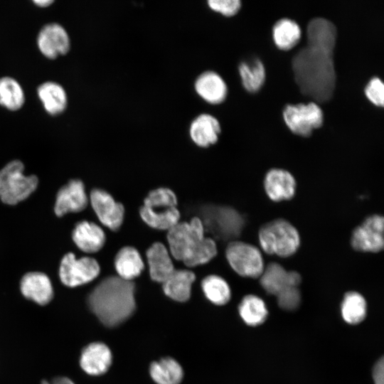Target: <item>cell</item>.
Returning <instances> with one entry per match:
<instances>
[{
    "instance_id": "6da1fadb",
    "label": "cell",
    "mask_w": 384,
    "mask_h": 384,
    "mask_svg": "<svg viewBox=\"0 0 384 384\" xmlns=\"http://www.w3.org/2000/svg\"><path fill=\"white\" fill-rule=\"evenodd\" d=\"M334 49L307 41L292 59L294 79L300 91L319 102L329 100L335 89Z\"/></svg>"
},
{
    "instance_id": "7a4b0ae2",
    "label": "cell",
    "mask_w": 384,
    "mask_h": 384,
    "mask_svg": "<svg viewBox=\"0 0 384 384\" xmlns=\"http://www.w3.org/2000/svg\"><path fill=\"white\" fill-rule=\"evenodd\" d=\"M134 292L132 281L110 276L102 279L90 292L88 306L102 324L116 327L133 315L136 309Z\"/></svg>"
},
{
    "instance_id": "3957f363",
    "label": "cell",
    "mask_w": 384,
    "mask_h": 384,
    "mask_svg": "<svg viewBox=\"0 0 384 384\" xmlns=\"http://www.w3.org/2000/svg\"><path fill=\"white\" fill-rule=\"evenodd\" d=\"M171 255L189 267L203 265L217 254L215 240L205 236L202 220L193 217L189 222H178L168 230Z\"/></svg>"
},
{
    "instance_id": "277c9868",
    "label": "cell",
    "mask_w": 384,
    "mask_h": 384,
    "mask_svg": "<svg viewBox=\"0 0 384 384\" xmlns=\"http://www.w3.org/2000/svg\"><path fill=\"white\" fill-rule=\"evenodd\" d=\"M143 221L158 230H169L179 222L180 212L174 192L165 187L151 191L139 209Z\"/></svg>"
},
{
    "instance_id": "5b68a950",
    "label": "cell",
    "mask_w": 384,
    "mask_h": 384,
    "mask_svg": "<svg viewBox=\"0 0 384 384\" xmlns=\"http://www.w3.org/2000/svg\"><path fill=\"white\" fill-rule=\"evenodd\" d=\"M259 242L266 253L286 257L297 251L300 236L292 224L279 218L262 226L259 231Z\"/></svg>"
},
{
    "instance_id": "8992f818",
    "label": "cell",
    "mask_w": 384,
    "mask_h": 384,
    "mask_svg": "<svg viewBox=\"0 0 384 384\" xmlns=\"http://www.w3.org/2000/svg\"><path fill=\"white\" fill-rule=\"evenodd\" d=\"M24 166L14 160L0 170V198L4 203L15 205L27 198L36 188L38 178L23 174Z\"/></svg>"
},
{
    "instance_id": "52a82bcc",
    "label": "cell",
    "mask_w": 384,
    "mask_h": 384,
    "mask_svg": "<svg viewBox=\"0 0 384 384\" xmlns=\"http://www.w3.org/2000/svg\"><path fill=\"white\" fill-rule=\"evenodd\" d=\"M226 259L232 269L245 277H260L265 269L260 250L242 241H233L225 250Z\"/></svg>"
},
{
    "instance_id": "ba28073f",
    "label": "cell",
    "mask_w": 384,
    "mask_h": 384,
    "mask_svg": "<svg viewBox=\"0 0 384 384\" xmlns=\"http://www.w3.org/2000/svg\"><path fill=\"white\" fill-rule=\"evenodd\" d=\"M283 118L293 133L308 137L314 129L322 125L324 114L321 107L311 102L307 105H287L283 110Z\"/></svg>"
},
{
    "instance_id": "9c48e42d",
    "label": "cell",
    "mask_w": 384,
    "mask_h": 384,
    "mask_svg": "<svg viewBox=\"0 0 384 384\" xmlns=\"http://www.w3.org/2000/svg\"><path fill=\"white\" fill-rule=\"evenodd\" d=\"M100 267L92 257L76 259L73 253L66 254L62 259L59 275L66 286L75 287L92 281L100 274Z\"/></svg>"
},
{
    "instance_id": "30bf717a",
    "label": "cell",
    "mask_w": 384,
    "mask_h": 384,
    "mask_svg": "<svg viewBox=\"0 0 384 384\" xmlns=\"http://www.w3.org/2000/svg\"><path fill=\"white\" fill-rule=\"evenodd\" d=\"M384 219L382 215L368 217L353 231L351 244L357 251L378 252L384 247Z\"/></svg>"
},
{
    "instance_id": "8fae6325",
    "label": "cell",
    "mask_w": 384,
    "mask_h": 384,
    "mask_svg": "<svg viewBox=\"0 0 384 384\" xmlns=\"http://www.w3.org/2000/svg\"><path fill=\"white\" fill-rule=\"evenodd\" d=\"M90 198L99 220L109 229L117 230L124 220L123 205L115 201L109 193L102 189H93Z\"/></svg>"
},
{
    "instance_id": "7c38bea8",
    "label": "cell",
    "mask_w": 384,
    "mask_h": 384,
    "mask_svg": "<svg viewBox=\"0 0 384 384\" xmlns=\"http://www.w3.org/2000/svg\"><path fill=\"white\" fill-rule=\"evenodd\" d=\"M37 46L43 55L53 60L69 52L70 40L61 25L51 23L45 25L39 31Z\"/></svg>"
},
{
    "instance_id": "4fadbf2b",
    "label": "cell",
    "mask_w": 384,
    "mask_h": 384,
    "mask_svg": "<svg viewBox=\"0 0 384 384\" xmlns=\"http://www.w3.org/2000/svg\"><path fill=\"white\" fill-rule=\"evenodd\" d=\"M88 199L82 181H70L58 191L55 204V213L62 216L68 213L83 210L87 205Z\"/></svg>"
},
{
    "instance_id": "5bb4252c",
    "label": "cell",
    "mask_w": 384,
    "mask_h": 384,
    "mask_svg": "<svg viewBox=\"0 0 384 384\" xmlns=\"http://www.w3.org/2000/svg\"><path fill=\"white\" fill-rule=\"evenodd\" d=\"M260 279L263 289L274 296L288 287H298L302 280L297 272L287 271L276 262H271L265 267Z\"/></svg>"
},
{
    "instance_id": "9a60e30c",
    "label": "cell",
    "mask_w": 384,
    "mask_h": 384,
    "mask_svg": "<svg viewBox=\"0 0 384 384\" xmlns=\"http://www.w3.org/2000/svg\"><path fill=\"white\" fill-rule=\"evenodd\" d=\"M112 363V353L104 343L93 342L85 346L80 354V366L90 375L105 374Z\"/></svg>"
},
{
    "instance_id": "2e32d148",
    "label": "cell",
    "mask_w": 384,
    "mask_h": 384,
    "mask_svg": "<svg viewBox=\"0 0 384 384\" xmlns=\"http://www.w3.org/2000/svg\"><path fill=\"white\" fill-rule=\"evenodd\" d=\"M265 190L268 197L274 202L289 200L296 191V181L288 171L272 169L264 180Z\"/></svg>"
},
{
    "instance_id": "e0dca14e",
    "label": "cell",
    "mask_w": 384,
    "mask_h": 384,
    "mask_svg": "<svg viewBox=\"0 0 384 384\" xmlns=\"http://www.w3.org/2000/svg\"><path fill=\"white\" fill-rule=\"evenodd\" d=\"M21 291L23 295L40 305L50 302L53 289L49 277L42 272H28L21 280Z\"/></svg>"
},
{
    "instance_id": "ac0fdd59",
    "label": "cell",
    "mask_w": 384,
    "mask_h": 384,
    "mask_svg": "<svg viewBox=\"0 0 384 384\" xmlns=\"http://www.w3.org/2000/svg\"><path fill=\"white\" fill-rule=\"evenodd\" d=\"M151 279L163 283L175 270L171 255L161 242L153 243L146 252Z\"/></svg>"
},
{
    "instance_id": "d6986e66",
    "label": "cell",
    "mask_w": 384,
    "mask_h": 384,
    "mask_svg": "<svg viewBox=\"0 0 384 384\" xmlns=\"http://www.w3.org/2000/svg\"><path fill=\"white\" fill-rule=\"evenodd\" d=\"M72 238L78 248L87 253L99 251L106 240L103 230L97 224L86 220L77 223Z\"/></svg>"
},
{
    "instance_id": "ffe728a7",
    "label": "cell",
    "mask_w": 384,
    "mask_h": 384,
    "mask_svg": "<svg viewBox=\"0 0 384 384\" xmlns=\"http://www.w3.org/2000/svg\"><path fill=\"white\" fill-rule=\"evenodd\" d=\"M194 87L196 93L203 100L213 105L223 102L228 92L224 80L213 71L201 73L197 78Z\"/></svg>"
},
{
    "instance_id": "44dd1931",
    "label": "cell",
    "mask_w": 384,
    "mask_h": 384,
    "mask_svg": "<svg viewBox=\"0 0 384 384\" xmlns=\"http://www.w3.org/2000/svg\"><path fill=\"white\" fill-rule=\"evenodd\" d=\"M218 120L211 114H201L191 123L189 134L191 140L200 147H208L218 139L220 132Z\"/></svg>"
},
{
    "instance_id": "7402d4cb",
    "label": "cell",
    "mask_w": 384,
    "mask_h": 384,
    "mask_svg": "<svg viewBox=\"0 0 384 384\" xmlns=\"http://www.w3.org/2000/svg\"><path fill=\"white\" fill-rule=\"evenodd\" d=\"M196 279L194 272L188 270H175L163 283L164 294L170 299L187 302L191 294V287Z\"/></svg>"
},
{
    "instance_id": "603a6c76",
    "label": "cell",
    "mask_w": 384,
    "mask_h": 384,
    "mask_svg": "<svg viewBox=\"0 0 384 384\" xmlns=\"http://www.w3.org/2000/svg\"><path fill=\"white\" fill-rule=\"evenodd\" d=\"M37 94L48 114L55 116L65 110L68 97L60 84L53 81L45 82L38 87Z\"/></svg>"
},
{
    "instance_id": "cb8c5ba5",
    "label": "cell",
    "mask_w": 384,
    "mask_h": 384,
    "mask_svg": "<svg viewBox=\"0 0 384 384\" xmlns=\"http://www.w3.org/2000/svg\"><path fill=\"white\" fill-rule=\"evenodd\" d=\"M114 267L119 277L132 281L141 274L144 265L138 250L133 247L126 246L117 253Z\"/></svg>"
},
{
    "instance_id": "d4e9b609",
    "label": "cell",
    "mask_w": 384,
    "mask_h": 384,
    "mask_svg": "<svg viewBox=\"0 0 384 384\" xmlns=\"http://www.w3.org/2000/svg\"><path fill=\"white\" fill-rule=\"evenodd\" d=\"M149 371L156 384H180L183 378V368L171 357H164L151 362Z\"/></svg>"
},
{
    "instance_id": "484cf974",
    "label": "cell",
    "mask_w": 384,
    "mask_h": 384,
    "mask_svg": "<svg viewBox=\"0 0 384 384\" xmlns=\"http://www.w3.org/2000/svg\"><path fill=\"white\" fill-rule=\"evenodd\" d=\"M301 28L293 20L282 18L277 21L272 28V37L276 46L282 50L293 48L301 38Z\"/></svg>"
},
{
    "instance_id": "4316f807",
    "label": "cell",
    "mask_w": 384,
    "mask_h": 384,
    "mask_svg": "<svg viewBox=\"0 0 384 384\" xmlns=\"http://www.w3.org/2000/svg\"><path fill=\"white\" fill-rule=\"evenodd\" d=\"M238 311L244 322L252 326L262 324L268 313L264 301L253 294L242 298L238 306Z\"/></svg>"
},
{
    "instance_id": "83f0119b",
    "label": "cell",
    "mask_w": 384,
    "mask_h": 384,
    "mask_svg": "<svg viewBox=\"0 0 384 384\" xmlns=\"http://www.w3.org/2000/svg\"><path fill=\"white\" fill-rule=\"evenodd\" d=\"M25 102V94L19 82L11 77L0 78V105L10 110H20Z\"/></svg>"
},
{
    "instance_id": "f1b7e54d",
    "label": "cell",
    "mask_w": 384,
    "mask_h": 384,
    "mask_svg": "<svg viewBox=\"0 0 384 384\" xmlns=\"http://www.w3.org/2000/svg\"><path fill=\"white\" fill-rule=\"evenodd\" d=\"M238 70L242 85L247 91L255 92L261 88L265 80V69L260 59L242 62Z\"/></svg>"
},
{
    "instance_id": "f546056e",
    "label": "cell",
    "mask_w": 384,
    "mask_h": 384,
    "mask_svg": "<svg viewBox=\"0 0 384 384\" xmlns=\"http://www.w3.org/2000/svg\"><path fill=\"white\" fill-rule=\"evenodd\" d=\"M201 287L205 297L215 305H225L231 298L229 284L218 275L210 274L204 277L201 282Z\"/></svg>"
},
{
    "instance_id": "4dcf8cb0",
    "label": "cell",
    "mask_w": 384,
    "mask_h": 384,
    "mask_svg": "<svg viewBox=\"0 0 384 384\" xmlns=\"http://www.w3.org/2000/svg\"><path fill=\"white\" fill-rule=\"evenodd\" d=\"M341 315L350 324L361 323L366 317L367 304L364 297L356 292H347L341 304Z\"/></svg>"
},
{
    "instance_id": "1f68e13d",
    "label": "cell",
    "mask_w": 384,
    "mask_h": 384,
    "mask_svg": "<svg viewBox=\"0 0 384 384\" xmlns=\"http://www.w3.org/2000/svg\"><path fill=\"white\" fill-rule=\"evenodd\" d=\"M218 212V225L220 233L227 236H237L242 227V217L235 210L223 208Z\"/></svg>"
},
{
    "instance_id": "d6a6232c",
    "label": "cell",
    "mask_w": 384,
    "mask_h": 384,
    "mask_svg": "<svg viewBox=\"0 0 384 384\" xmlns=\"http://www.w3.org/2000/svg\"><path fill=\"white\" fill-rule=\"evenodd\" d=\"M279 307L284 310L292 311L297 309L301 301L300 292L297 287H290L277 296Z\"/></svg>"
},
{
    "instance_id": "836d02e7",
    "label": "cell",
    "mask_w": 384,
    "mask_h": 384,
    "mask_svg": "<svg viewBox=\"0 0 384 384\" xmlns=\"http://www.w3.org/2000/svg\"><path fill=\"white\" fill-rule=\"evenodd\" d=\"M367 98L375 105L383 107L384 105V85L378 78L370 80L365 88Z\"/></svg>"
},
{
    "instance_id": "e575fe53",
    "label": "cell",
    "mask_w": 384,
    "mask_h": 384,
    "mask_svg": "<svg viewBox=\"0 0 384 384\" xmlns=\"http://www.w3.org/2000/svg\"><path fill=\"white\" fill-rule=\"evenodd\" d=\"M207 3L213 11L227 16L235 15L241 7L240 0H210Z\"/></svg>"
},
{
    "instance_id": "d590c367",
    "label": "cell",
    "mask_w": 384,
    "mask_h": 384,
    "mask_svg": "<svg viewBox=\"0 0 384 384\" xmlns=\"http://www.w3.org/2000/svg\"><path fill=\"white\" fill-rule=\"evenodd\" d=\"M373 375L375 384H384L383 358H381L374 366Z\"/></svg>"
},
{
    "instance_id": "8d00e7d4",
    "label": "cell",
    "mask_w": 384,
    "mask_h": 384,
    "mask_svg": "<svg viewBox=\"0 0 384 384\" xmlns=\"http://www.w3.org/2000/svg\"><path fill=\"white\" fill-rule=\"evenodd\" d=\"M42 384H75L70 379L66 377H58L54 378L51 382L46 380L42 381Z\"/></svg>"
},
{
    "instance_id": "74e56055",
    "label": "cell",
    "mask_w": 384,
    "mask_h": 384,
    "mask_svg": "<svg viewBox=\"0 0 384 384\" xmlns=\"http://www.w3.org/2000/svg\"><path fill=\"white\" fill-rule=\"evenodd\" d=\"M33 3L39 7H47L53 3L51 0H35Z\"/></svg>"
}]
</instances>
